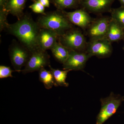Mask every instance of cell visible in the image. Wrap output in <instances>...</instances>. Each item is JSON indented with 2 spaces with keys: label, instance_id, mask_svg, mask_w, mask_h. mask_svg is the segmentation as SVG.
Segmentation results:
<instances>
[{
  "label": "cell",
  "instance_id": "7402d4cb",
  "mask_svg": "<svg viewBox=\"0 0 124 124\" xmlns=\"http://www.w3.org/2000/svg\"><path fill=\"white\" fill-rule=\"evenodd\" d=\"M29 7L33 12L36 13L41 14V15H45L46 14L45 12V7L38 0L34 2Z\"/></svg>",
  "mask_w": 124,
  "mask_h": 124
},
{
  "label": "cell",
  "instance_id": "cb8c5ba5",
  "mask_svg": "<svg viewBox=\"0 0 124 124\" xmlns=\"http://www.w3.org/2000/svg\"><path fill=\"white\" fill-rule=\"evenodd\" d=\"M119 0L121 4V6L124 7V0Z\"/></svg>",
  "mask_w": 124,
  "mask_h": 124
},
{
  "label": "cell",
  "instance_id": "9c48e42d",
  "mask_svg": "<svg viewBox=\"0 0 124 124\" xmlns=\"http://www.w3.org/2000/svg\"><path fill=\"white\" fill-rule=\"evenodd\" d=\"M91 57L86 52L69 50L68 57L63 64V69L83 71L86 62Z\"/></svg>",
  "mask_w": 124,
  "mask_h": 124
},
{
  "label": "cell",
  "instance_id": "e0dca14e",
  "mask_svg": "<svg viewBox=\"0 0 124 124\" xmlns=\"http://www.w3.org/2000/svg\"><path fill=\"white\" fill-rule=\"evenodd\" d=\"M39 80L44 84L46 89L52 88L55 86V82L53 73L51 71H48L44 68L39 71Z\"/></svg>",
  "mask_w": 124,
  "mask_h": 124
},
{
  "label": "cell",
  "instance_id": "6da1fadb",
  "mask_svg": "<svg viewBox=\"0 0 124 124\" xmlns=\"http://www.w3.org/2000/svg\"><path fill=\"white\" fill-rule=\"evenodd\" d=\"M40 27L28 14H24L20 19L13 24H9L6 30L19 41L32 53L39 48L38 38Z\"/></svg>",
  "mask_w": 124,
  "mask_h": 124
},
{
  "label": "cell",
  "instance_id": "5b68a950",
  "mask_svg": "<svg viewBox=\"0 0 124 124\" xmlns=\"http://www.w3.org/2000/svg\"><path fill=\"white\" fill-rule=\"evenodd\" d=\"M123 99L112 92L109 96L100 99L101 108L96 124H103L116 113Z\"/></svg>",
  "mask_w": 124,
  "mask_h": 124
},
{
  "label": "cell",
  "instance_id": "7a4b0ae2",
  "mask_svg": "<svg viewBox=\"0 0 124 124\" xmlns=\"http://www.w3.org/2000/svg\"><path fill=\"white\" fill-rule=\"evenodd\" d=\"M37 22L40 28L51 30L59 36L73 28V24L67 17L64 11L57 9L41 15Z\"/></svg>",
  "mask_w": 124,
  "mask_h": 124
},
{
  "label": "cell",
  "instance_id": "52a82bcc",
  "mask_svg": "<svg viewBox=\"0 0 124 124\" xmlns=\"http://www.w3.org/2000/svg\"><path fill=\"white\" fill-rule=\"evenodd\" d=\"M111 43L107 38L91 40L87 44L85 52L91 57H108L112 53Z\"/></svg>",
  "mask_w": 124,
  "mask_h": 124
},
{
  "label": "cell",
  "instance_id": "2e32d148",
  "mask_svg": "<svg viewBox=\"0 0 124 124\" xmlns=\"http://www.w3.org/2000/svg\"><path fill=\"white\" fill-rule=\"evenodd\" d=\"M49 67L50 70L53 75L55 82V86L68 87L69 84L66 81V79L68 73L70 70H63L60 69H54L50 65Z\"/></svg>",
  "mask_w": 124,
  "mask_h": 124
},
{
  "label": "cell",
  "instance_id": "7c38bea8",
  "mask_svg": "<svg viewBox=\"0 0 124 124\" xmlns=\"http://www.w3.org/2000/svg\"><path fill=\"white\" fill-rule=\"evenodd\" d=\"M59 37V36L55 32L41 28L38 38L39 48L44 51L51 49L58 41Z\"/></svg>",
  "mask_w": 124,
  "mask_h": 124
},
{
  "label": "cell",
  "instance_id": "3957f363",
  "mask_svg": "<svg viewBox=\"0 0 124 124\" xmlns=\"http://www.w3.org/2000/svg\"><path fill=\"white\" fill-rule=\"evenodd\" d=\"M58 41L69 50L84 52L87 44L81 31L72 28L59 37Z\"/></svg>",
  "mask_w": 124,
  "mask_h": 124
},
{
  "label": "cell",
  "instance_id": "8992f818",
  "mask_svg": "<svg viewBox=\"0 0 124 124\" xmlns=\"http://www.w3.org/2000/svg\"><path fill=\"white\" fill-rule=\"evenodd\" d=\"M50 65V56L46 51L38 49L32 53L31 58L21 71L26 74L40 70Z\"/></svg>",
  "mask_w": 124,
  "mask_h": 124
},
{
  "label": "cell",
  "instance_id": "d6986e66",
  "mask_svg": "<svg viewBox=\"0 0 124 124\" xmlns=\"http://www.w3.org/2000/svg\"><path fill=\"white\" fill-rule=\"evenodd\" d=\"M110 12L111 18L124 30V7L111 9Z\"/></svg>",
  "mask_w": 124,
  "mask_h": 124
},
{
  "label": "cell",
  "instance_id": "d4e9b609",
  "mask_svg": "<svg viewBox=\"0 0 124 124\" xmlns=\"http://www.w3.org/2000/svg\"><path fill=\"white\" fill-rule=\"evenodd\" d=\"M31 0L32 1H33V2H35V1H37V0Z\"/></svg>",
  "mask_w": 124,
  "mask_h": 124
},
{
  "label": "cell",
  "instance_id": "8fae6325",
  "mask_svg": "<svg viewBox=\"0 0 124 124\" xmlns=\"http://www.w3.org/2000/svg\"><path fill=\"white\" fill-rule=\"evenodd\" d=\"M115 0H81L80 6L86 10L94 13L110 11Z\"/></svg>",
  "mask_w": 124,
  "mask_h": 124
},
{
  "label": "cell",
  "instance_id": "484cf974",
  "mask_svg": "<svg viewBox=\"0 0 124 124\" xmlns=\"http://www.w3.org/2000/svg\"><path fill=\"white\" fill-rule=\"evenodd\" d=\"M123 49H124V47H123Z\"/></svg>",
  "mask_w": 124,
  "mask_h": 124
},
{
  "label": "cell",
  "instance_id": "ac0fdd59",
  "mask_svg": "<svg viewBox=\"0 0 124 124\" xmlns=\"http://www.w3.org/2000/svg\"><path fill=\"white\" fill-rule=\"evenodd\" d=\"M81 0H51V2L57 9L74 8L80 5Z\"/></svg>",
  "mask_w": 124,
  "mask_h": 124
},
{
  "label": "cell",
  "instance_id": "277c9868",
  "mask_svg": "<svg viewBox=\"0 0 124 124\" xmlns=\"http://www.w3.org/2000/svg\"><path fill=\"white\" fill-rule=\"evenodd\" d=\"M9 54L11 64L15 71L20 72L31 55V53L19 41L13 40L10 46Z\"/></svg>",
  "mask_w": 124,
  "mask_h": 124
},
{
  "label": "cell",
  "instance_id": "9a60e30c",
  "mask_svg": "<svg viewBox=\"0 0 124 124\" xmlns=\"http://www.w3.org/2000/svg\"><path fill=\"white\" fill-rule=\"evenodd\" d=\"M54 57L60 63L63 64L69 56V50L58 41L50 49Z\"/></svg>",
  "mask_w": 124,
  "mask_h": 124
},
{
  "label": "cell",
  "instance_id": "4fadbf2b",
  "mask_svg": "<svg viewBox=\"0 0 124 124\" xmlns=\"http://www.w3.org/2000/svg\"><path fill=\"white\" fill-rule=\"evenodd\" d=\"M27 0H0V7L6 9L9 14L17 18L18 20L24 15L23 10Z\"/></svg>",
  "mask_w": 124,
  "mask_h": 124
},
{
  "label": "cell",
  "instance_id": "44dd1931",
  "mask_svg": "<svg viewBox=\"0 0 124 124\" xmlns=\"http://www.w3.org/2000/svg\"><path fill=\"white\" fill-rule=\"evenodd\" d=\"M14 71L12 70L10 67L4 65L0 66V78L4 79L7 78L13 77L12 73Z\"/></svg>",
  "mask_w": 124,
  "mask_h": 124
},
{
  "label": "cell",
  "instance_id": "603a6c76",
  "mask_svg": "<svg viewBox=\"0 0 124 124\" xmlns=\"http://www.w3.org/2000/svg\"><path fill=\"white\" fill-rule=\"evenodd\" d=\"M38 1L44 6L45 7H49L50 6L49 0H37Z\"/></svg>",
  "mask_w": 124,
  "mask_h": 124
},
{
  "label": "cell",
  "instance_id": "ba28073f",
  "mask_svg": "<svg viewBox=\"0 0 124 124\" xmlns=\"http://www.w3.org/2000/svg\"><path fill=\"white\" fill-rule=\"evenodd\" d=\"M111 20V18L107 17L93 19L86 29L90 40L106 38Z\"/></svg>",
  "mask_w": 124,
  "mask_h": 124
},
{
  "label": "cell",
  "instance_id": "ffe728a7",
  "mask_svg": "<svg viewBox=\"0 0 124 124\" xmlns=\"http://www.w3.org/2000/svg\"><path fill=\"white\" fill-rule=\"evenodd\" d=\"M9 13L5 8L0 7V30H5L8 26L7 17Z\"/></svg>",
  "mask_w": 124,
  "mask_h": 124
},
{
  "label": "cell",
  "instance_id": "30bf717a",
  "mask_svg": "<svg viewBox=\"0 0 124 124\" xmlns=\"http://www.w3.org/2000/svg\"><path fill=\"white\" fill-rule=\"evenodd\" d=\"M64 13L72 24L76 25L83 30L87 29L94 19L83 8L72 12L64 11Z\"/></svg>",
  "mask_w": 124,
  "mask_h": 124
},
{
  "label": "cell",
  "instance_id": "5bb4252c",
  "mask_svg": "<svg viewBox=\"0 0 124 124\" xmlns=\"http://www.w3.org/2000/svg\"><path fill=\"white\" fill-rule=\"evenodd\" d=\"M106 38L111 42L124 40V30L111 18Z\"/></svg>",
  "mask_w": 124,
  "mask_h": 124
}]
</instances>
